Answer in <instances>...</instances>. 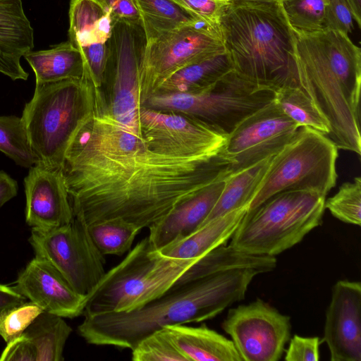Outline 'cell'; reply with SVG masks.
<instances>
[{"label": "cell", "mask_w": 361, "mask_h": 361, "mask_svg": "<svg viewBox=\"0 0 361 361\" xmlns=\"http://www.w3.org/2000/svg\"><path fill=\"white\" fill-rule=\"evenodd\" d=\"M271 158L268 157L226 177L216 204L202 224L235 209L245 207L248 208Z\"/></svg>", "instance_id": "26"}, {"label": "cell", "mask_w": 361, "mask_h": 361, "mask_svg": "<svg viewBox=\"0 0 361 361\" xmlns=\"http://www.w3.org/2000/svg\"><path fill=\"white\" fill-rule=\"evenodd\" d=\"M320 343L317 336L295 335L290 341L284 359L286 361H317L319 360Z\"/></svg>", "instance_id": "39"}, {"label": "cell", "mask_w": 361, "mask_h": 361, "mask_svg": "<svg viewBox=\"0 0 361 361\" xmlns=\"http://www.w3.org/2000/svg\"><path fill=\"white\" fill-rule=\"evenodd\" d=\"M324 29L334 30L348 35L353 28V16L345 0H328Z\"/></svg>", "instance_id": "38"}, {"label": "cell", "mask_w": 361, "mask_h": 361, "mask_svg": "<svg viewBox=\"0 0 361 361\" xmlns=\"http://www.w3.org/2000/svg\"><path fill=\"white\" fill-rule=\"evenodd\" d=\"M275 92L232 70L204 90L153 94L144 106L195 117L226 137L243 119L274 101Z\"/></svg>", "instance_id": "8"}, {"label": "cell", "mask_w": 361, "mask_h": 361, "mask_svg": "<svg viewBox=\"0 0 361 361\" xmlns=\"http://www.w3.org/2000/svg\"><path fill=\"white\" fill-rule=\"evenodd\" d=\"M68 37L75 47L106 43L112 35L114 21L100 0H71Z\"/></svg>", "instance_id": "23"}, {"label": "cell", "mask_w": 361, "mask_h": 361, "mask_svg": "<svg viewBox=\"0 0 361 361\" xmlns=\"http://www.w3.org/2000/svg\"><path fill=\"white\" fill-rule=\"evenodd\" d=\"M43 312L73 319L83 314L86 296L77 293L51 265L35 257L13 287Z\"/></svg>", "instance_id": "17"}, {"label": "cell", "mask_w": 361, "mask_h": 361, "mask_svg": "<svg viewBox=\"0 0 361 361\" xmlns=\"http://www.w3.org/2000/svg\"><path fill=\"white\" fill-rule=\"evenodd\" d=\"M242 361H278L290 338V318L261 299L230 309L221 324Z\"/></svg>", "instance_id": "14"}, {"label": "cell", "mask_w": 361, "mask_h": 361, "mask_svg": "<svg viewBox=\"0 0 361 361\" xmlns=\"http://www.w3.org/2000/svg\"><path fill=\"white\" fill-rule=\"evenodd\" d=\"M147 39L142 25L114 23L107 42L109 59L106 75L111 79L108 104L111 118L125 129L142 137L140 124V70Z\"/></svg>", "instance_id": "12"}, {"label": "cell", "mask_w": 361, "mask_h": 361, "mask_svg": "<svg viewBox=\"0 0 361 361\" xmlns=\"http://www.w3.org/2000/svg\"><path fill=\"white\" fill-rule=\"evenodd\" d=\"M293 30L298 87L329 122L326 137L360 155V48L338 30Z\"/></svg>", "instance_id": "3"}, {"label": "cell", "mask_w": 361, "mask_h": 361, "mask_svg": "<svg viewBox=\"0 0 361 361\" xmlns=\"http://www.w3.org/2000/svg\"><path fill=\"white\" fill-rule=\"evenodd\" d=\"M324 207L340 221L360 226L361 225L360 177H355L353 181L343 183L334 196L325 200Z\"/></svg>", "instance_id": "33"}, {"label": "cell", "mask_w": 361, "mask_h": 361, "mask_svg": "<svg viewBox=\"0 0 361 361\" xmlns=\"http://www.w3.org/2000/svg\"><path fill=\"white\" fill-rule=\"evenodd\" d=\"M299 128L274 100L243 119L225 137L219 155L228 175L236 173L275 155Z\"/></svg>", "instance_id": "13"}, {"label": "cell", "mask_w": 361, "mask_h": 361, "mask_svg": "<svg viewBox=\"0 0 361 361\" xmlns=\"http://www.w3.org/2000/svg\"><path fill=\"white\" fill-rule=\"evenodd\" d=\"M163 329L188 361H242L233 341L204 324L197 327L180 324Z\"/></svg>", "instance_id": "22"}, {"label": "cell", "mask_w": 361, "mask_h": 361, "mask_svg": "<svg viewBox=\"0 0 361 361\" xmlns=\"http://www.w3.org/2000/svg\"><path fill=\"white\" fill-rule=\"evenodd\" d=\"M18 189L16 180L6 172L0 171V208L16 196Z\"/></svg>", "instance_id": "43"}, {"label": "cell", "mask_w": 361, "mask_h": 361, "mask_svg": "<svg viewBox=\"0 0 361 361\" xmlns=\"http://www.w3.org/2000/svg\"><path fill=\"white\" fill-rule=\"evenodd\" d=\"M197 259L165 257L146 237L86 296L82 314L137 310L167 291Z\"/></svg>", "instance_id": "5"}, {"label": "cell", "mask_w": 361, "mask_h": 361, "mask_svg": "<svg viewBox=\"0 0 361 361\" xmlns=\"http://www.w3.org/2000/svg\"><path fill=\"white\" fill-rule=\"evenodd\" d=\"M81 115L61 172L73 218L89 226L119 219L149 228L176 206L228 176L219 154H160L111 116L102 87L82 75Z\"/></svg>", "instance_id": "1"}, {"label": "cell", "mask_w": 361, "mask_h": 361, "mask_svg": "<svg viewBox=\"0 0 361 361\" xmlns=\"http://www.w3.org/2000/svg\"><path fill=\"white\" fill-rule=\"evenodd\" d=\"M274 101L282 112L299 127L314 129L326 136L330 133L329 122L300 87L286 86L278 89Z\"/></svg>", "instance_id": "29"}, {"label": "cell", "mask_w": 361, "mask_h": 361, "mask_svg": "<svg viewBox=\"0 0 361 361\" xmlns=\"http://www.w3.org/2000/svg\"><path fill=\"white\" fill-rule=\"evenodd\" d=\"M34 47V30L21 0H0V73L13 80H27L20 59Z\"/></svg>", "instance_id": "20"}, {"label": "cell", "mask_w": 361, "mask_h": 361, "mask_svg": "<svg viewBox=\"0 0 361 361\" xmlns=\"http://www.w3.org/2000/svg\"><path fill=\"white\" fill-rule=\"evenodd\" d=\"M230 1H280V0H230Z\"/></svg>", "instance_id": "45"}, {"label": "cell", "mask_w": 361, "mask_h": 361, "mask_svg": "<svg viewBox=\"0 0 361 361\" xmlns=\"http://www.w3.org/2000/svg\"><path fill=\"white\" fill-rule=\"evenodd\" d=\"M226 178L210 185L180 203L161 219L151 225L148 228L149 233L147 238L153 248L159 250L197 230L216 204Z\"/></svg>", "instance_id": "19"}, {"label": "cell", "mask_w": 361, "mask_h": 361, "mask_svg": "<svg viewBox=\"0 0 361 361\" xmlns=\"http://www.w3.org/2000/svg\"><path fill=\"white\" fill-rule=\"evenodd\" d=\"M80 78L37 84L21 116L32 151L41 166L61 169L68 141L81 115Z\"/></svg>", "instance_id": "9"}, {"label": "cell", "mask_w": 361, "mask_h": 361, "mask_svg": "<svg viewBox=\"0 0 361 361\" xmlns=\"http://www.w3.org/2000/svg\"><path fill=\"white\" fill-rule=\"evenodd\" d=\"M24 185L29 226L49 228L72 221L73 210L60 169L35 164L30 168Z\"/></svg>", "instance_id": "18"}, {"label": "cell", "mask_w": 361, "mask_h": 361, "mask_svg": "<svg viewBox=\"0 0 361 361\" xmlns=\"http://www.w3.org/2000/svg\"><path fill=\"white\" fill-rule=\"evenodd\" d=\"M142 137L160 154L175 157H212L219 154L225 137L203 121L183 114L142 106Z\"/></svg>", "instance_id": "15"}, {"label": "cell", "mask_w": 361, "mask_h": 361, "mask_svg": "<svg viewBox=\"0 0 361 361\" xmlns=\"http://www.w3.org/2000/svg\"><path fill=\"white\" fill-rule=\"evenodd\" d=\"M29 242L35 257L54 267L80 295L90 294L106 273L105 256L78 219L59 227L32 228Z\"/></svg>", "instance_id": "10"}, {"label": "cell", "mask_w": 361, "mask_h": 361, "mask_svg": "<svg viewBox=\"0 0 361 361\" xmlns=\"http://www.w3.org/2000/svg\"><path fill=\"white\" fill-rule=\"evenodd\" d=\"M109 11L114 23L142 25L140 14L135 0H100Z\"/></svg>", "instance_id": "40"}, {"label": "cell", "mask_w": 361, "mask_h": 361, "mask_svg": "<svg viewBox=\"0 0 361 361\" xmlns=\"http://www.w3.org/2000/svg\"><path fill=\"white\" fill-rule=\"evenodd\" d=\"M258 274L251 269H233L175 284L137 310L84 315L78 333L90 344L132 349L147 336L167 326L215 317L243 300Z\"/></svg>", "instance_id": "2"}, {"label": "cell", "mask_w": 361, "mask_h": 361, "mask_svg": "<svg viewBox=\"0 0 361 361\" xmlns=\"http://www.w3.org/2000/svg\"><path fill=\"white\" fill-rule=\"evenodd\" d=\"M42 312L30 301L3 310L0 312V336L8 343L20 336Z\"/></svg>", "instance_id": "35"}, {"label": "cell", "mask_w": 361, "mask_h": 361, "mask_svg": "<svg viewBox=\"0 0 361 361\" xmlns=\"http://www.w3.org/2000/svg\"><path fill=\"white\" fill-rule=\"evenodd\" d=\"M87 228L95 246L104 256H121L129 252L141 231L140 227L119 219L95 222Z\"/></svg>", "instance_id": "30"}, {"label": "cell", "mask_w": 361, "mask_h": 361, "mask_svg": "<svg viewBox=\"0 0 361 361\" xmlns=\"http://www.w3.org/2000/svg\"><path fill=\"white\" fill-rule=\"evenodd\" d=\"M338 149L325 135L300 127L293 138L272 157L247 212L285 191H312L326 197L336 185Z\"/></svg>", "instance_id": "7"}, {"label": "cell", "mask_w": 361, "mask_h": 361, "mask_svg": "<svg viewBox=\"0 0 361 361\" xmlns=\"http://www.w3.org/2000/svg\"><path fill=\"white\" fill-rule=\"evenodd\" d=\"M24 57L35 74L36 85L80 78L82 75L83 61L81 53L69 41L49 49L32 50Z\"/></svg>", "instance_id": "25"}, {"label": "cell", "mask_w": 361, "mask_h": 361, "mask_svg": "<svg viewBox=\"0 0 361 361\" xmlns=\"http://www.w3.org/2000/svg\"><path fill=\"white\" fill-rule=\"evenodd\" d=\"M196 20L215 28H219L220 20L230 0H172Z\"/></svg>", "instance_id": "36"}, {"label": "cell", "mask_w": 361, "mask_h": 361, "mask_svg": "<svg viewBox=\"0 0 361 361\" xmlns=\"http://www.w3.org/2000/svg\"><path fill=\"white\" fill-rule=\"evenodd\" d=\"M71 332L72 328L63 317L42 312L23 334L36 350V361H62L64 347Z\"/></svg>", "instance_id": "27"}, {"label": "cell", "mask_w": 361, "mask_h": 361, "mask_svg": "<svg viewBox=\"0 0 361 361\" xmlns=\"http://www.w3.org/2000/svg\"><path fill=\"white\" fill-rule=\"evenodd\" d=\"M323 341L331 361H361V284L338 281L326 312Z\"/></svg>", "instance_id": "16"}, {"label": "cell", "mask_w": 361, "mask_h": 361, "mask_svg": "<svg viewBox=\"0 0 361 361\" xmlns=\"http://www.w3.org/2000/svg\"><path fill=\"white\" fill-rule=\"evenodd\" d=\"M232 70L233 63L226 50L175 72L162 82L154 94L199 92L210 87Z\"/></svg>", "instance_id": "24"}, {"label": "cell", "mask_w": 361, "mask_h": 361, "mask_svg": "<svg viewBox=\"0 0 361 361\" xmlns=\"http://www.w3.org/2000/svg\"><path fill=\"white\" fill-rule=\"evenodd\" d=\"M280 2L293 29L303 32L324 29L328 0H280Z\"/></svg>", "instance_id": "32"}, {"label": "cell", "mask_w": 361, "mask_h": 361, "mask_svg": "<svg viewBox=\"0 0 361 361\" xmlns=\"http://www.w3.org/2000/svg\"><path fill=\"white\" fill-rule=\"evenodd\" d=\"M82 55L83 71L95 85L102 87L106 79L109 59L107 42L77 47Z\"/></svg>", "instance_id": "37"}, {"label": "cell", "mask_w": 361, "mask_h": 361, "mask_svg": "<svg viewBox=\"0 0 361 361\" xmlns=\"http://www.w3.org/2000/svg\"><path fill=\"white\" fill-rule=\"evenodd\" d=\"M25 302L26 298L13 287L0 283V312Z\"/></svg>", "instance_id": "42"}, {"label": "cell", "mask_w": 361, "mask_h": 361, "mask_svg": "<svg viewBox=\"0 0 361 361\" xmlns=\"http://www.w3.org/2000/svg\"><path fill=\"white\" fill-rule=\"evenodd\" d=\"M347 3L353 19L359 27H361V0H345Z\"/></svg>", "instance_id": "44"}, {"label": "cell", "mask_w": 361, "mask_h": 361, "mask_svg": "<svg viewBox=\"0 0 361 361\" xmlns=\"http://www.w3.org/2000/svg\"><path fill=\"white\" fill-rule=\"evenodd\" d=\"M247 212V207H242L212 219L190 234L175 240L157 251L170 258H199L216 247L226 245Z\"/></svg>", "instance_id": "21"}, {"label": "cell", "mask_w": 361, "mask_h": 361, "mask_svg": "<svg viewBox=\"0 0 361 361\" xmlns=\"http://www.w3.org/2000/svg\"><path fill=\"white\" fill-rule=\"evenodd\" d=\"M131 350L134 361H188L164 329L147 336Z\"/></svg>", "instance_id": "34"}, {"label": "cell", "mask_w": 361, "mask_h": 361, "mask_svg": "<svg viewBox=\"0 0 361 361\" xmlns=\"http://www.w3.org/2000/svg\"><path fill=\"white\" fill-rule=\"evenodd\" d=\"M219 28L240 76L275 91L298 87L295 34L280 1H231Z\"/></svg>", "instance_id": "4"}, {"label": "cell", "mask_w": 361, "mask_h": 361, "mask_svg": "<svg viewBox=\"0 0 361 361\" xmlns=\"http://www.w3.org/2000/svg\"><path fill=\"white\" fill-rule=\"evenodd\" d=\"M135 1L147 40L200 23L172 0Z\"/></svg>", "instance_id": "28"}, {"label": "cell", "mask_w": 361, "mask_h": 361, "mask_svg": "<svg viewBox=\"0 0 361 361\" xmlns=\"http://www.w3.org/2000/svg\"><path fill=\"white\" fill-rule=\"evenodd\" d=\"M225 51L220 30L202 22L147 40L140 70L141 105L175 72Z\"/></svg>", "instance_id": "11"}, {"label": "cell", "mask_w": 361, "mask_h": 361, "mask_svg": "<svg viewBox=\"0 0 361 361\" xmlns=\"http://www.w3.org/2000/svg\"><path fill=\"white\" fill-rule=\"evenodd\" d=\"M36 357L33 344L23 333L7 343L0 356V361H36Z\"/></svg>", "instance_id": "41"}, {"label": "cell", "mask_w": 361, "mask_h": 361, "mask_svg": "<svg viewBox=\"0 0 361 361\" xmlns=\"http://www.w3.org/2000/svg\"><path fill=\"white\" fill-rule=\"evenodd\" d=\"M0 151L25 168L37 163L21 117L0 116Z\"/></svg>", "instance_id": "31"}, {"label": "cell", "mask_w": 361, "mask_h": 361, "mask_svg": "<svg viewBox=\"0 0 361 361\" xmlns=\"http://www.w3.org/2000/svg\"><path fill=\"white\" fill-rule=\"evenodd\" d=\"M325 200L306 190L276 194L246 212L230 245L251 255L275 257L322 223Z\"/></svg>", "instance_id": "6"}]
</instances>
